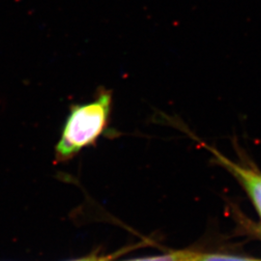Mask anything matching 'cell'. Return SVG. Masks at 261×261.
Listing matches in <instances>:
<instances>
[{"label":"cell","mask_w":261,"mask_h":261,"mask_svg":"<svg viewBox=\"0 0 261 261\" xmlns=\"http://www.w3.org/2000/svg\"><path fill=\"white\" fill-rule=\"evenodd\" d=\"M185 251H176V252H168L166 254L135 258L130 260L125 261H184Z\"/></svg>","instance_id":"4"},{"label":"cell","mask_w":261,"mask_h":261,"mask_svg":"<svg viewBox=\"0 0 261 261\" xmlns=\"http://www.w3.org/2000/svg\"><path fill=\"white\" fill-rule=\"evenodd\" d=\"M257 231H258V234H260L261 235V226L260 227H258V230H257Z\"/></svg>","instance_id":"6"},{"label":"cell","mask_w":261,"mask_h":261,"mask_svg":"<svg viewBox=\"0 0 261 261\" xmlns=\"http://www.w3.org/2000/svg\"><path fill=\"white\" fill-rule=\"evenodd\" d=\"M200 143L212 153L216 163L226 169L238 181L251 198L252 204L255 207L261 219V171L252 165L235 162L227 158L218 150L205 144L203 141H200Z\"/></svg>","instance_id":"2"},{"label":"cell","mask_w":261,"mask_h":261,"mask_svg":"<svg viewBox=\"0 0 261 261\" xmlns=\"http://www.w3.org/2000/svg\"><path fill=\"white\" fill-rule=\"evenodd\" d=\"M112 95L102 90L93 101L73 106L56 146V158L65 162L93 145L108 130L112 113Z\"/></svg>","instance_id":"1"},{"label":"cell","mask_w":261,"mask_h":261,"mask_svg":"<svg viewBox=\"0 0 261 261\" xmlns=\"http://www.w3.org/2000/svg\"><path fill=\"white\" fill-rule=\"evenodd\" d=\"M184 261H261L250 257H241L220 253H206V252L185 251Z\"/></svg>","instance_id":"3"},{"label":"cell","mask_w":261,"mask_h":261,"mask_svg":"<svg viewBox=\"0 0 261 261\" xmlns=\"http://www.w3.org/2000/svg\"><path fill=\"white\" fill-rule=\"evenodd\" d=\"M72 261H103L102 258H97V257H86V258H82V259H76V260Z\"/></svg>","instance_id":"5"}]
</instances>
